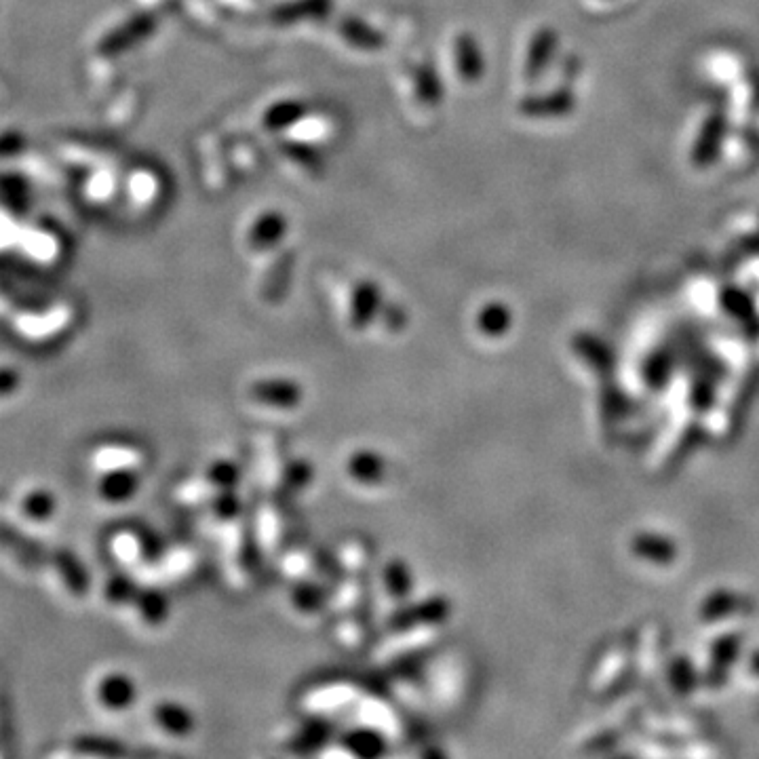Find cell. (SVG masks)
Wrapping results in <instances>:
<instances>
[{"mask_svg":"<svg viewBox=\"0 0 759 759\" xmlns=\"http://www.w3.org/2000/svg\"><path fill=\"white\" fill-rule=\"evenodd\" d=\"M0 547L13 553L15 559H19V563L28 570L43 568L49 559L43 544L32 542L28 536L15 532L13 528H7L3 523H0Z\"/></svg>","mask_w":759,"mask_h":759,"instance_id":"cell-1","label":"cell"},{"mask_svg":"<svg viewBox=\"0 0 759 759\" xmlns=\"http://www.w3.org/2000/svg\"><path fill=\"white\" fill-rule=\"evenodd\" d=\"M57 502L55 496L47 490H34L22 500V511L32 521H47L55 515Z\"/></svg>","mask_w":759,"mask_h":759,"instance_id":"cell-5","label":"cell"},{"mask_svg":"<svg viewBox=\"0 0 759 759\" xmlns=\"http://www.w3.org/2000/svg\"><path fill=\"white\" fill-rule=\"evenodd\" d=\"M53 559H55V566H57V570H60L68 589L74 595H85L87 593V574L79 566V561L74 559V555L68 551H57Z\"/></svg>","mask_w":759,"mask_h":759,"instance_id":"cell-4","label":"cell"},{"mask_svg":"<svg viewBox=\"0 0 759 759\" xmlns=\"http://www.w3.org/2000/svg\"><path fill=\"white\" fill-rule=\"evenodd\" d=\"M135 488H138V479L127 471H112L100 481V494L108 502H123L131 498Z\"/></svg>","mask_w":759,"mask_h":759,"instance_id":"cell-3","label":"cell"},{"mask_svg":"<svg viewBox=\"0 0 759 759\" xmlns=\"http://www.w3.org/2000/svg\"><path fill=\"white\" fill-rule=\"evenodd\" d=\"M133 696L135 690L131 679L123 673H110L100 681V686H97V698H100V703L110 711L125 709L133 700Z\"/></svg>","mask_w":759,"mask_h":759,"instance_id":"cell-2","label":"cell"},{"mask_svg":"<svg viewBox=\"0 0 759 759\" xmlns=\"http://www.w3.org/2000/svg\"><path fill=\"white\" fill-rule=\"evenodd\" d=\"M19 374L13 369H0V397H9L17 391Z\"/></svg>","mask_w":759,"mask_h":759,"instance_id":"cell-6","label":"cell"}]
</instances>
